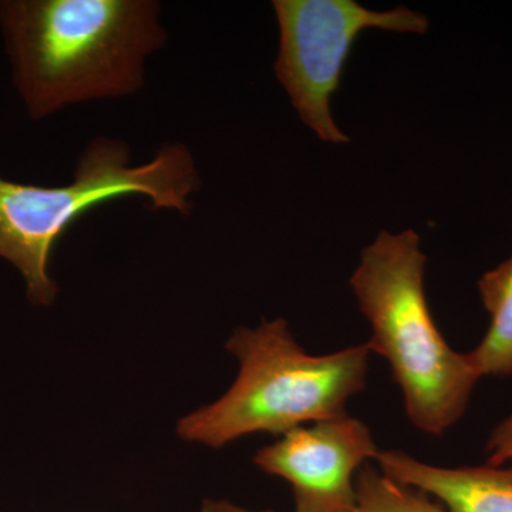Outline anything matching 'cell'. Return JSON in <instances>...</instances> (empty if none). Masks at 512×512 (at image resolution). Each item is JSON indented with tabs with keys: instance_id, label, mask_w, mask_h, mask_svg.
<instances>
[{
	"instance_id": "9c48e42d",
	"label": "cell",
	"mask_w": 512,
	"mask_h": 512,
	"mask_svg": "<svg viewBox=\"0 0 512 512\" xmlns=\"http://www.w3.org/2000/svg\"><path fill=\"white\" fill-rule=\"evenodd\" d=\"M355 485L356 512H446L429 494L397 483L369 463L360 468Z\"/></svg>"
},
{
	"instance_id": "7a4b0ae2",
	"label": "cell",
	"mask_w": 512,
	"mask_h": 512,
	"mask_svg": "<svg viewBox=\"0 0 512 512\" xmlns=\"http://www.w3.org/2000/svg\"><path fill=\"white\" fill-rule=\"evenodd\" d=\"M426 261L413 229L383 231L363 249L350 286L372 328L367 346L389 363L407 417L416 429L443 436L467 412L481 376L434 323L424 291Z\"/></svg>"
},
{
	"instance_id": "ba28073f",
	"label": "cell",
	"mask_w": 512,
	"mask_h": 512,
	"mask_svg": "<svg viewBox=\"0 0 512 512\" xmlns=\"http://www.w3.org/2000/svg\"><path fill=\"white\" fill-rule=\"evenodd\" d=\"M478 292L491 322L468 359L481 377L512 376V255L481 276Z\"/></svg>"
},
{
	"instance_id": "6da1fadb",
	"label": "cell",
	"mask_w": 512,
	"mask_h": 512,
	"mask_svg": "<svg viewBox=\"0 0 512 512\" xmlns=\"http://www.w3.org/2000/svg\"><path fill=\"white\" fill-rule=\"evenodd\" d=\"M158 16L153 0L0 2L13 80L30 117L137 93L144 60L165 43Z\"/></svg>"
},
{
	"instance_id": "52a82bcc",
	"label": "cell",
	"mask_w": 512,
	"mask_h": 512,
	"mask_svg": "<svg viewBox=\"0 0 512 512\" xmlns=\"http://www.w3.org/2000/svg\"><path fill=\"white\" fill-rule=\"evenodd\" d=\"M375 461L384 476L424 491L446 512H512V464L437 467L402 450H379Z\"/></svg>"
},
{
	"instance_id": "277c9868",
	"label": "cell",
	"mask_w": 512,
	"mask_h": 512,
	"mask_svg": "<svg viewBox=\"0 0 512 512\" xmlns=\"http://www.w3.org/2000/svg\"><path fill=\"white\" fill-rule=\"evenodd\" d=\"M130 161L126 143L100 137L84 150L72 184L39 187L0 177V258L19 269L33 305L55 302L59 289L49 275L53 248L97 205L140 194L153 210L191 211L188 200L200 178L184 144H165L147 164L131 167Z\"/></svg>"
},
{
	"instance_id": "30bf717a",
	"label": "cell",
	"mask_w": 512,
	"mask_h": 512,
	"mask_svg": "<svg viewBox=\"0 0 512 512\" xmlns=\"http://www.w3.org/2000/svg\"><path fill=\"white\" fill-rule=\"evenodd\" d=\"M487 464L491 466H510L512 464V413L498 423L488 437Z\"/></svg>"
},
{
	"instance_id": "3957f363",
	"label": "cell",
	"mask_w": 512,
	"mask_h": 512,
	"mask_svg": "<svg viewBox=\"0 0 512 512\" xmlns=\"http://www.w3.org/2000/svg\"><path fill=\"white\" fill-rule=\"evenodd\" d=\"M225 346L238 359L237 379L220 400L180 420L178 436L185 441L221 448L248 434L282 436L346 416L350 399L366 387L367 343L309 355L285 319L237 328Z\"/></svg>"
},
{
	"instance_id": "8992f818",
	"label": "cell",
	"mask_w": 512,
	"mask_h": 512,
	"mask_svg": "<svg viewBox=\"0 0 512 512\" xmlns=\"http://www.w3.org/2000/svg\"><path fill=\"white\" fill-rule=\"evenodd\" d=\"M377 451L369 427L346 414L282 434L254 463L291 485L293 512H356L357 473Z\"/></svg>"
},
{
	"instance_id": "8fae6325",
	"label": "cell",
	"mask_w": 512,
	"mask_h": 512,
	"mask_svg": "<svg viewBox=\"0 0 512 512\" xmlns=\"http://www.w3.org/2000/svg\"><path fill=\"white\" fill-rule=\"evenodd\" d=\"M201 512H275L272 510L255 511L248 508L239 507L228 500H205L202 503Z\"/></svg>"
},
{
	"instance_id": "5b68a950",
	"label": "cell",
	"mask_w": 512,
	"mask_h": 512,
	"mask_svg": "<svg viewBox=\"0 0 512 512\" xmlns=\"http://www.w3.org/2000/svg\"><path fill=\"white\" fill-rule=\"evenodd\" d=\"M272 6L281 32L276 77L303 123L325 143H349L330 101L357 36L367 29L417 35L429 29L426 16L403 5L384 12L355 0H275Z\"/></svg>"
}]
</instances>
